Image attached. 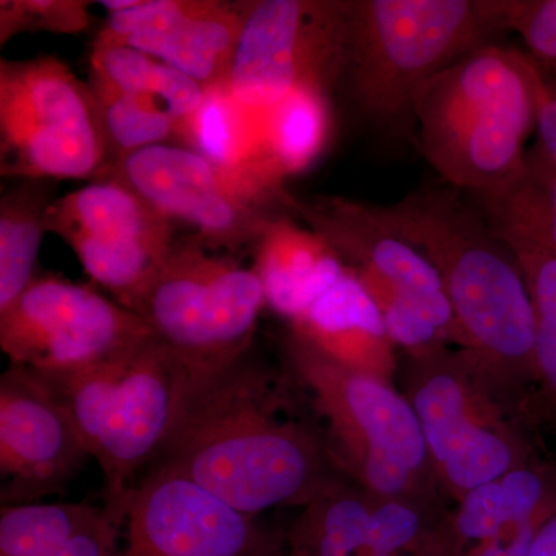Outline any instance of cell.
<instances>
[{"label":"cell","mask_w":556,"mask_h":556,"mask_svg":"<svg viewBox=\"0 0 556 556\" xmlns=\"http://www.w3.org/2000/svg\"><path fill=\"white\" fill-rule=\"evenodd\" d=\"M292 391L288 375L249 353L192 380L177 424L150 466L186 475L249 517L308 506L348 478Z\"/></svg>","instance_id":"1"},{"label":"cell","mask_w":556,"mask_h":556,"mask_svg":"<svg viewBox=\"0 0 556 556\" xmlns=\"http://www.w3.org/2000/svg\"><path fill=\"white\" fill-rule=\"evenodd\" d=\"M444 283L455 348L508 416L529 428L536 386L535 313L521 263L466 193L422 186L383 206Z\"/></svg>","instance_id":"2"},{"label":"cell","mask_w":556,"mask_h":556,"mask_svg":"<svg viewBox=\"0 0 556 556\" xmlns=\"http://www.w3.org/2000/svg\"><path fill=\"white\" fill-rule=\"evenodd\" d=\"M514 0H346L336 94L361 123L416 130L428 80L510 31Z\"/></svg>","instance_id":"3"},{"label":"cell","mask_w":556,"mask_h":556,"mask_svg":"<svg viewBox=\"0 0 556 556\" xmlns=\"http://www.w3.org/2000/svg\"><path fill=\"white\" fill-rule=\"evenodd\" d=\"M536 65L525 50L490 43L428 80L415 104L419 148L442 182L466 195L514 177L536 130Z\"/></svg>","instance_id":"4"},{"label":"cell","mask_w":556,"mask_h":556,"mask_svg":"<svg viewBox=\"0 0 556 556\" xmlns=\"http://www.w3.org/2000/svg\"><path fill=\"white\" fill-rule=\"evenodd\" d=\"M285 362L348 479L379 497L442 495L419 420L393 383L332 361L291 331Z\"/></svg>","instance_id":"5"},{"label":"cell","mask_w":556,"mask_h":556,"mask_svg":"<svg viewBox=\"0 0 556 556\" xmlns=\"http://www.w3.org/2000/svg\"><path fill=\"white\" fill-rule=\"evenodd\" d=\"M35 375L67 409L100 464L105 506L124 510L177 424L192 382L188 368L153 336L93 367Z\"/></svg>","instance_id":"6"},{"label":"cell","mask_w":556,"mask_h":556,"mask_svg":"<svg viewBox=\"0 0 556 556\" xmlns=\"http://www.w3.org/2000/svg\"><path fill=\"white\" fill-rule=\"evenodd\" d=\"M401 391L419 420L439 489L455 504L540 453L536 438L504 412L457 348L405 356Z\"/></svg>","instance_id":"7"},{"label":"cell","mask_w":556,"mask_h":556,"mask_svg":"<svg viewBox=\"0 0 556 556\" xmlns=\"http://www.w3.org/2000/svg\"><path fill=\"white\" fill-rule=\"evenodd\" d=\"M102 179L134 190L172 225L186 226L193 240L223 254L254 248L270 223L289 215V190L273 164L222 166L181 144L138 150Z\"/></svg>","instance_id":"8"},{"label":"cell","mask_w":556,"mask_h":556,"mask_svg":"<svg viewBox=\"0 0 556 556\" xmlns=\"http://www.w3.org/2000/svg\"><path fill=\"white\" fill-rule=\"evenodd\" d=\"M110 169L97 100L58 56L0 61V175L98 181Z\"/></svg>","instance_id":"9"},{"label":"cell","mask_w":556,"mask_h":556,"mask_svg":"<svg viewBox=\"0 0 556 556\" xmlns=\"http://www.w3.org/2000/svg\"><path fill=\"white\" fill-rule=\"evenodd\" d=\"M265 306L254 269L190 237L179 240L135 314L197 380L223 371L251 351Z\"/></svg>","instance_id":"10"},{"label":"cell","mask_w":556,"mask_h":556,"mask_svg":"<svg viewBox=\"0 0 556 556\" xmlns=\"http://www.w3.org/2000/svg\"><path fill=\"white\" fill-rule=\"evenodd\" d=\"M345 11L346 0H248L223 89L262 127L294 91L334 97Z\"/></svg>","instance_id":"11"},{"label":"cell","mask_w":556,"mask_h":556,"mask_svg":"<svg viewBox=\"0 0 556 556\" xmlns=\"http://www.w3.org/2000/svg\"><path fill=\"white\" fill-rule=\"evenodd\" d=\"M153 336L134 311L56 276H36L0 311V348L10 364L39 375L93 367Z\"/></svg>","instance_id":"12"},{"label":"cell","mask_w":556,"mask_h":556,"mask_svg":"<svg viewBox=\"0 0 556 556\" xmlns=\"http://www.w3.org/2000/svg\"><path fill=\"white\" fill-rule=\"evenodd\" d=\"M175 229L115 179L58 197L47 217V232L64 241L90 278L134 313L179 243Z\"/></svg>","instance_id":"13"},{"label":"cell","mask_w":556,"mask_h":556,"mask_svg":"<svg viewBox=\"0 0 556 556\" xmlns=\"http://www.w3.org/2000/svg\"><path fill=\"white\" fill-rule=\"evenodd\" d=\"M285 535L195 481L150 466L131 489L121 525L124 556H257Z\"/></svg>","instance_id":"14"},{"label":"cell","mask_w":556,"mask_h":556,"mask_svg":"<svg viewBox=\"0 0 556 556\" xmlns=\"http://www.w3.org/2000/svg\"><path fill=\"white\" fill-rule=\"evenodd\" d=\"M287 208L291 217L316 232L348 268L382 278L412 300L455 346V317L441 276L426 252L391 225L383 206L345 197H299L289 192Z\"/></svg>","instance_id":"15"},{"label":"cell","mask_w":556,"mask_h":556,"mask_svg":"<svg viewBox=\"0 0 556 556\" xmlns=\"http://www.w3.org/2000/svg\"><path fill=\"white\" fill-rule=\"evenodd\" d=\"M67 409L31 371L9 365L0 378V501L39 503L64 492L89 457Z\"/></svg>","instance_id":"16"},{"label":"cell","mask_w":556,"mask_h":556,"mask_svg":"<svg viewBox=\"0 0 556 556\" xmlns=\"http://www.w3.org/2000/svg\"><path fill=\"white\" fill-rule=\"evenodd\" d=\"M247 9L225 0H139L109 13L94 42L141 51L214 89L228 78Z\"/></svg>","instance_id":"17"},{"label":"cell","mask_w":556,"mask_h":556,"mask_svg":"<svg viewBox=\"0 0 556 556\" xmlns=\"http://www.w3.org/2000/svg\"><path fill=\"white\" fill-rule=\"evenodd\" d=\"M289 331L325 356L356 371L393 380L399 365L375 300L356 273L345 268L294 320Z\"/></svg>","instance_id":"18"},{"label":"cell","mask_w":556,"mask_h":556,"mask_svg":"<svg viewBox=\"0 0 556 556\" xmlns=\"http://www.w3.org/2000/svg\"><path fill=\"white\" fill-rule=\"evenodd\" d=\"M266 306L294 320L327 291L346 265L316 232L291 215L270 223L254 247V265Z\"/></svg>","instance_id":"19"},{"label":"cell","mask_w":556,"mask_h":556,"mask_svg":"<svg viewBox=\"0 0 556 556\" xmlns=\"http://www.w3.org/2000/svg\"><path fill=\"white\" fill-rule=\"evenodd\" d=\"M556 510V457L538 455L468 492L452 510L456 555L526 519Z\"/></svg>","instance_id":"20"},{"label":"cell","mask_w":556,"mask_h":556,"mask_svg":"<svg viewBox=\"0 0 556 556\" xmlns=\"http://www.w3.org/2000/svg\"><path fill=\"white\" fill-rule=\"evenodd\" d=\"M467 197L501 237L530 241L556 257V164L536 142L506 185Z\"/></svg>","instance_id":"21"},{"label":"cell","mask_w":556,"mask_h":556,"mask_svg":"<svg viewBox=\"0 0 556 556\" xmlns=\"http://www.w3.org/2000/svg\"><path fill=\"white\" fill-rule=\"evenodd\" d=\"M56 181L16 179L0 197V311L35 280L47 217L56 201Z\"/></svg>","instance_id":"22"},{"label":"cell","mask_w":556,"mask_h":556,"mask_svg":"<svg viewBox=\"0 0 556 556\" xmlns=\"http://www.w3.org/2000/svg\"><path fill=\"white\" fill-rule=\"evenodd\" d=\"M87 83L91 87L129 91L163 102L188 127V137L190 123L195 118L207 93V89L197 80L149 54L94 40Z\"/></svg>","instance_id":"23"},{"label":"cell","mask_w":556,"mask_h":556,"mask_svg":"<svg viewBox=\"0 0 556 556\" xmlns=\"http://www.w3.org/2000/svg\"><path fill=\"white\" fill-rule=\"evenodd\" d=\"M503 239L521 263L535 313L536 386L529 428L535 438L556 434V257L530 241Z\"/></svg>","instance_id":"24"},{"label":"cell","mask_w":556,"mask_h":556,"mask_svg":"<svg viewBox=\"0 0 556 556\" xmlns=\"http://www.w3.org/2000/svg\"><path fill=\"white\" fill-rule=\"evenodd\" d=\"M331 131V97L317 89L294 91L266 116V155L285 179L302 174L328 148Z\"/></svg>","instance_id":"25"},{"label":"cell","mask_w":556,"mask_h":556,"mask_svg":"<svg viewBox=\"0 0 556 556\" xmlns=\"http://www.w3.org/2000/svg\"><path fill=\"white\" fill-rule=\"evenodd\" d=\"M188 148L222 166L270 163L265 129L249 118L223 87L207 89L206 100L190 123Z\"/></svg>","instance_id":"26"},{"label":"cell","mask_w":556,"mask_h":556,"mask_svg":"<svg viewBox=\"0 0 556 556\" xmlns=\"http://www.w3.org/2000/svg\"><path fill=\"white\" fill-rule=\"evenodd\" d=\"M102 507L20 504L0 508V556H56Z\"/></svg>","instance_id":"27"},{"label":"cell","mask_w":556,"mask_h":556,"mask_svg":"<svg viewBox=\"0 0 556 556\" xmlns=\"http://www.w3.org/2000/svg\"><path fill=\"white\" fill-rule=\"evenodd\" d=\"M90 5L84 0H0V46L25 33L80 35L89 30Z\"/></svg>","instance_id":"28"},{"label":"cell","mask_w":556,"mask_h":556,"mask_svg":"<svg viewBox=\"0 0 556 556\" xmlns=\"http://www.w3.org/2000/svg\"><path fill=\"white\" fill-rule=\"evenodd\" d=\"M510 31L536 62L556 65V0H514Z\"/></svg>","instance_id":"29"},{"label":"cell","mask_w":556,"mask_h":556,"mask_svg":"<svg viewBox=\"0 0 556 556\" xmlns=\"http://www.w3.org/2000/svg\"><path fill=\"white\" fill-rule=\"evenodd\" d=\"M124 515L104 506L90 525L80 529L56 556H115L119 551Z\"/></svg>","instance_id":"30"},{"label":"cell","mask_w":556,"mask_h":556,"mask_svg":"<svg viewBox=\"0 0 556 556\" xmlns=\"http://www.w3.org/2000/svg\"><path fill=\"white\" fill-rule=\"evenodd\" d=\"M552 515L526 519L518 525L507 527L489 540L466 548L457 556H527L541 527Z\"/></svg>","instance_id":"31"},{"label":"cell","mask_w":556,"mask_h":556,"mask_svg":"<svg viewBox=\"0 0 556 556\" xmlns=\"http://www.w3.org/2000/svg\"><path fill=\"white\" fill-rule=\"evenodd\" d=\"M535 65L538 97L536 144L556 164V65L541 64V62L536 61Z\"/></svg>","instance_id":"32"},{"label":"cell","mask_w":556,"mask_h":556,"mask_svg":"<svg viewBox=\"0 0 556 556\" xmlns=\"http://www.w3.org/2000/svg\"><path fill=\"white\" fill-rule=\"evenodd\" d=\"M527 556H556V511L541 527Z\"/></svg>","instance_id":"33"},{"label":"cell","mask_w":556,"mask_h":556,"mask_svg":"<svg viewBox=\"0 0 556 556\" xmlns=\"http://www.w3.org/2000/svg\"><path fill=\"white\" fill-rule=\"evenodd\" d=\"M288 552V535L287 532H285V535L281 538H278L276 543L273 544V546H269L266 548V551H263L262 554L257 556H287Z\"/></svg>","instance_id":"34"}]
</instances>
